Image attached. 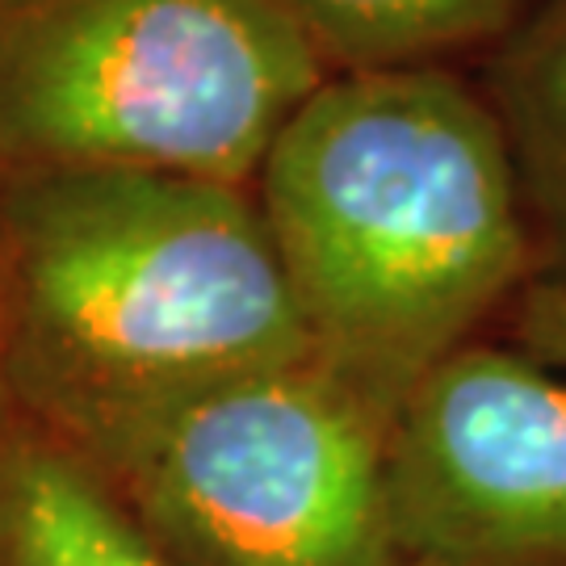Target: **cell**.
<instances>
[{"label": "cell", "mask_w": 566, "mask_h": 566, "mask_svg": "<svg viewBox=\"0 0 566 566\" xmlns=\"http://www.w3.org/2000/svg\"><path fill=\"white\" fill-rule=\"evenodd\" d=\"M252 193L315 365L382 424L542 277L504 126L453 67L332 72Z\"/></svg>", "instance_id": "6da1fadb"}, {"label": "cell", "mask_w": 566, "mask_h": 566, "mask_svg": "<svg viewBox=\"0 0 566 566\" xmlns=\"http://www.w3.org/2000/svg\"><path fill=\"white\" fill-rule=\"evenodd\" d=\"M0 407H4V403H0Z\"/></svg>", "instance_id": "8fae6325"}, {"label": "cell", "mask_w": 566, "mask_h": 566, "mask_svg": "<svg viewBox=\"0 0 566 566\" xmlns=\"http://www.w3.org/2000/svg\"><path fill=\"white\" fill-rule=\"evenodd\" d=\"M327 76L282 0H0V181L126 168L252 189Z\"/></svg>", "instance_id": "3957f363"}, {"label": "cell", "mask_w": 566, "mask_h": 566, "mask_svg": "<svg viewBox=\"0 0 566 566\" xmlns=\"http://www.w3.org/2000/svg\"><path fill=\"white\" fill-rule=\"evenodd\" d=\"M486 102L521 177L542 282L566 285V0H537L500 42Z\"/></svg>", "instance_id": "52a82bcc"}, {"label": "cell", "mask_w": 566, "mask_h": 566, "mask_svg": "<svg viewBox=\"0 0 566 566\" xmlns=\"http://www.w3.org/2000/svg\"><path fill=\"white\" fill-rule=\"evenodd\" d=\"M311 361L248 185L126 168L0 181V395L67 449Z\"/></svg>", "instance_id": "7a4b0ae2"}, {"label": "cell", "mask_w": 566, "mask_h": 566, "mask_svg": "<svg viewBox=\"0 0 566 566\" xmlns=\"http://www.w3.org/2000/svg\"><path fill=\"white\" fill-rule=\"evenodd\" d=\"M0 403H4V395H0Z\"/></svg>", "instance_id": "30bf717a"}, {"label": "cell", "mask_w": 566, "mask_h": 566, "mask_svg": "<svg viewBox=\"0 0 566 566\" xmlns=\"http://www.w3.org/2000/svg\"><path fill=\"white\" fill-rule=\"evenodd\" d=\"M507 344H516L533 361L566 374V285L537 282L528 285L507 311Z\"/></svg>", "instance_id": "9c48e42d"}, {"label": "cell", "mask_w": 566, "mask_h": 566, "mask_svg": "<svg viewBox=\"0 0 566 566\" xmlns=\"http://www.w3.org/2000/svg\"><path fill=\"white\" fill-rule=\"evenodd\" d=\"M537 0H282L327 72L449 67L500 46Z\"/></svg>", "instance_id": "ba28073f"}, {"label": "cell", "mask_w": 566, "mask_h": 566, "mask_svg": "<svg viewBox=\"0 0 566 566\" xmlns=\"http://www.w3.org/2000/svg\"><path fill=\"white\" fill-rule=\"evenodd\" d=\"M386 437L311 361L219 386L81 458L164 566H407Z\"/></svg>", "instance_id": "277c9868"}, {"label": "cell", "mask_w": 566, "mask_h": 566, "mask_svg": "<svg viewBox=\"0 0 566 566\" xmlns=\"http://www.w3.org/2000/svg\"><path fill=\"white\" fill-rule=\"evenodd\" d=\"M386 500L407 566H566V378L465 344L395 416Z\"/></svg>", "instance_id": "5b68a950"}, {"label": "cell", "mask_w": 566, "mask_h": 566, "mask_svg": "<svg viewBox=\"0 0 566 566\" xmlns=\"http://www.w3.org/2000/svg\"><path fill=\"white\" fill-rule=\"evenodd\" d=\"M0 566H164L76 449L0 407Z\"/></svg>", "instance_id": "8992f818"}]
</instances>
